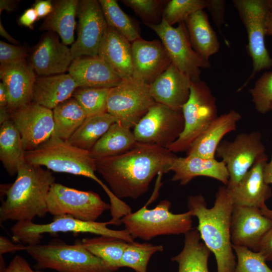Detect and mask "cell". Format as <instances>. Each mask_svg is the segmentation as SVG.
<instances>
[{"label":"cell","mask_w":272,"mask_h":272,"mask_svg":"<svg viewBox=\"0 0 272 272\" xmlns=\"http://www.w3.org/2000/svg\"><path fill=\"white\" fill-rule=\"evenodd\" d=\"M267 162L265 154L256 161L235 186L227 188L234 205L257 208L267 214L270 210L265 202L271 196V190L264 177Z\"/></svg>","instance_id":"19"},{"label":"cell","mask_w":272,"mask_h":272,"mask_svg":"<svg viewBox=\"0 0 272 272\" xmlns=\"http://www.w3.org/2000/svg\"><path fill=\"white\" fill-rule=\"evenodd\" d=\"M29 55V51L25 47L0 41L1 65L26 59Z\"/></svg>","instance_id":"43"},{"label":"cell","mask_w":272,"mask_h":272,"mask_svg":"<svg viewBox=\"0 0 272 272\" xmlns=\"http://www.w3.org/2000/svg\"><path fill=\"white\" fill-rule=\"evenodd\" d=\"M177 158L168 149L138 143L122 154L96 160V171L117 197L137 199L147 192L156 175L171 171Z\"/></svg>","instance_id":"1"},{"label":"cell","mask_w":272,"mask_h":272,"mask_svg":"<svg viewBox=\"0 0 272 272\" xmlns=\"http://www.w3.org/2000/svg\"><path fill=\"white\" fill-rule=\"evenodd\" d=\"M233 248L237 259L233 272H272L259 252L243 246L233 245Z\"/></svg>","instance_id":"40"},{"label":"cell","mask_w":272,"mask_h":272,"mask_svg":"<svg viewBox=\"0 0 272 272\" xmlns=\"http://www.w3.org/2000/svg\"><path fill=\"white\" fill-rule=\"evenodd\" d=\"M7 272H44L40 269H33L28 261L20 255H16L8 266Z\"/></svg>","instance_id":"45"},{"label":"cell","mask_w":272,"mask_h":272,"mask_svg":"<svg viewBox=\"0 0 272 272\" xmlns=\"http://www.w3.org/2000/svg\"><path fill=\"white\" fill-rule=\"evenodd\" d=\"M27 245L22 244H14L8 238L1 236L0 237V254L3 255L8 253H14L21 250H26Z\"/></svg>","instance_id":"47"},{"label":"cell","mask_w":272,"mask_h":272,"mask_svg":"<svg viewBox=\"0 0 272 272\" xmlns=\"http://www.w3.org/2000/svg\"><path fill=\"white\" fill-rule=\"evenodd\" d=\"M111 88L79 87L74 92L73 97L89 117L107 112V104Z\"/></svg>","instance_id":"37"},{"label":"cell","mask_w":272,"mask_h":272,"mask_svg":"<svg viewBox=\"0 0 272 272\" xmlns=\"http://www.w3.org/2000/svg\"><path fill=\"white\" fill-rule=\"evenodd\" d=\"M225 2L222 0H208L207 8L210 12L214 23L220 30L224 23Z\"/></svg>","instance_id":"44"},{"label":"cell","mask_w":272,"mask_h":272,"mask_svg":"<svg viewBox=\"0 0 272 272\" xmlns=\"http://www.w3.org/2000/svg\"><path fill=\"white\" fill-rule=\"evenodd\" d=\"M108 225H114L110 220L105 222L84 221L69 216L54 217L47 224H36L32 221L17 222L11 228L14 241L27 245L40 243L43 235L59 232L73 233H91L122 239L128 243L134 242V239L125 230H114L107 228Z\"/></svg>","instance_id":"7"},{"label":"cell","mask_w":272,"mask_h":272,"mask_svg":"<svg viewBox=\"0 0 272 272\" xmlns=\"http://www.w3.org/2000/svg\"><path fill=\"white\" fill-rule=\"evenodd\" d=\"M48 213L58 217L69 216L75 219L95 222L110 205L92 191H83L54 182L46 199Z\"/></svg>","instance_id":"11"},{"label":"cell","mask_w":272,"mask_h":272,"mask_svg":"<svg viewBox=\"0 0 272 272\" xmlns=\"http://www.w3.org/2000/svg\"><path fill=\"white\" fill-rule=\"evenodd\" d=\"M68 72L79 87L112 88L122 81L98 56L73 60Z\"/></svg>","instance_id":"24"},{"label":"cell","mask_w":272,"mask_h":272,"mask_svg":"<svg viewBox=\"0 0 272 272\" xmlns=\"http://www.w3.org/2000/svg\"><path fill=\"white\" fill-rule=\"evenodd\" d=\"M163 250L161 245L149 243H128L120 261V267H128L136 272H147L151 256L157 252Z\"/></svg>","instance_id":"38"},{"label":"cell","mask_w":272,"mask_h":272,"mask_svg":"<svg viewBox=\"0 0 272 272\" xmlns=\"http://www.w3.org/2000/svg\"><path fill=\"white\" fill-rule=\"evenodd\" d=\"M19 1L14 0H1L0 1V14L3 11L8 12L14 11L18 6Z\"/></svg>","instance_id":"51"},{"label":"cell","mask_w":272,"mask_h":272,"mask_svg":"<svg viewBox=\"0 0 272 272\" xmlns=\"http://www.w3.org/2000/svg\"><path fill=\"white\" fill-rule=\"evenodd\" d=\"M11 119L20 132L26 152L36 149L53 134L52 110L34 102L12 112Z\"/></svg>","instance_id":"16"},{"label":"cell","mask_w":272,"mask_h":272,"mask_svg":"<svg viewBox=\"0 0 272 272\" xmlns=\"http://www.w3.org/2000/svg\"><path fill=\"white\" fill-rule=\"evenodd\" d=\"M271 226L272 218L260 209L234 205L230 222L232 244L257 251L261 241Z\"/></svg>","instance_id":"17"},{"label":"cell","mask_w":272,"mask_h":272,"mask_svg":"<svg viewBox=\"0 0 272 272\" xmlns=\"http://www.w3.org/2000/svg\"><path fill=\"white\" fill-rule=\"evenodd\" d=\"M241 118V114L233 109L218 116L192 143L186 156L215 158L216 149L223 138L236 130Z\"/></svg>","instance_id":"26"},{"label":"cell","mask_w":272,"mask_h":272,"mask_svg":"<svg viewBox=\"0 0 272 272\" xmlns=\"http://www.w3.org/2000/svg\"><path fill=\"white\" fill-rule=\"evenodd\" d=\"M252 101L256 111L265 114L272 106V72H265L249 90Z\"/></svg>","instance_id":"41"},{"label":"cell","mask_w":272,"mask_h":272,"mask_svg":"<svg viewBox=\"0 0 272 272\" xmlns=\"http://www.w3.org/2000/svg\"><path fill=\"white\" fill-rule=\"evenodd\" d=\"M182 111L184 129L168 148L173 153L187 152L195 140L218 116L216 99L202 81L192 82L190 93Z\"/></svg>","instance_id":"9"},{"label":"cell","mask_w":272,"mask_h":272,"mask_svg":"<svg viewBox=\"0 0 272 272\" xmlns=\"http://www.w3.org/2000/svg\"><path fill=\"white\" fill-rule=\"evenodd\" d=\"M147 26L160 38L172 63L192 82L200 81L201 69L210 67L211 63L193 49L185 23H180L174 27L162 18L159 24Z\"/></svg>","instance_id":"12"},{"label":"cell","mask_w":272,"mask_h":272,"mask_svg":"<svg viewBox=\"0 0 272 272\" xmlns=\"http://www.w3.org/2000/svg\"><path fill=\"white\" fill-rule=\"evenodd\" d=\"M257 251L266 261H272V226L261 241Z\"/></svg>","instance_id":"46"},{"label":"cell","mask_w":272,"mask_h":272,"mask_svg":"<svg viewBox=\"0 0 272 272\" xmlns=\"http://www.w3.org/2000/svg\"><path fill=\"white\" fill-rule=\"evenodd\" d=\"M192 80L173 64L150 85V93L157 103L182 109L190 93Z\"/></svg>","instance_id":"22"},{"label":"cell","mask_w":272,"mask_h":272,"mask_svg":"<svg viewBox=\"0 0 272 272\" xmlns=\"http://www.w3.org/2000/svg\"><path fill=\"white\" fill-rule=\"evenodd\" d=\"M121 2L131 9L146 26L159 24L162 20L163 1L122 0Z\"/></svg>","instance_id":"42"},{"label":"cell","mask_w":272,"mask_h":272,"mask_svg":"<svg viewBox=\"0 0 272 272\" xmlns=\"http://www.w3.org/2000/svg\"><path fill=\"white\" fill-rule=\"evenodd\" d=\"M55 177L50 170L26 162L18 168L13 183L6 189L0 207V221H33L48 213L47 197Z\"/></svg>","instance_id":"3"},{"label":"cell","mask_w":272,"mask_h":272,"mask_svg":"<svg viewBox=\"0 0 272 272\" xmlns=\"http://www.w3.org/2000/svg\"><path fill=\"white\" fill-rule=\"evenodd\" d=\"M78 88V84L69 74L38 76L34 86L32 102L53 110L72 97Z\"/></svg>","instance_id":"27"},{"label":"cell","mask_w":272,"mask_h":272,"mask_svg":"<svg viewBox=\"0 0 272 272\" xmlns=\"http://www.w3.org/2000/svg\"><path fill=\"white\" fill-rule=\"evenodd\" d=\"M171 206L167 200H161L151 210L146 205L123 217L121 222L133 239L145 241L160 235L185 234L192 230L193 216L190 212L174 214L170 211Z\"/></svg>","instance_id":"6"},{"label":"cell","mask_w":272,"mask_h":272,"mask_svg":"<svg viewBox=\"0 0 272 272\" xmlns=\"http://www.w3.org/2000/svg\"><path fill=\"white\" fill-rule=\"evenodd\" d=\"M232 3L246 29L247 49L252 61V73L239 89L240 91L256 74L272 67V58L264 41L266 18L272 6V0H233Z\"/></svg>","instance_id":"8"},{"label":"cell","mask_w":272,"mask_h":272,"mask_svg":"<svg viewBox=\"0 0 272 272\" xmlns=\"http://www.w3.org/2000/svg\"><path fill=\"white\" fill-rule=\"evenodd\" d=\"M52 111L54 126L51 137L66 141L87 118L84 110L73 97L59 104Z\"/></svg>","instance_id":"33"},{"label":"cell","mask_w":272,"mask_h":272,"mask_svg":"<svg viewBox=\"0 0 272 272\" xmlns=\"http://www.w3.org/2000/svg\"><path fill=\"white\" fill-rule=\"evenodd\" d=\"M115 122L116 119L108 112L87 117L68 141L78 148L89 151Z\"/></svg>","instance_id":"34"},{"label":"cell","mask_w":272,"mask_h":272,"mask_svg":"<svg viewBox=\"0 0 272 272\" xmlns=\"http://www.w3.org/2000/svg\"><path fill=\"white\" fill-rule=\"evenodd\" d=\"M191 45L199 55L206 60L219 50L220 42L203 10L190 16L185 21Z\"/></svg>","instance_id":"29"},{"label":"cell","mask_w":272,"mask_h":272,"mask_svg":"<svg viewBox=\"0 0 272 272\" xmlns=\"http://www.w3.org/2000/svg\"><path fill=\"white\" fill-rule=\"evenodd\" d=\"M8 266H6L3 255L0 254V272H7Z\"/></svg>","instance_id":"55"},{"label":"cell","mask_w":272,"mask_h":272,"mask_svg":"<svg viewBox=\"0 0 272 272\" xmlns=\"http://www.w3.org/2000/svg\"><path fill=\"white\" fill-rule=\"evenodd\" d=\"M171 171L174 172L173 181H178L186 185L198 176L211 177L227 186L229 175L226 166L222 161L206 159L197 156H186L178 157L173 163Z\"/></svg>","instance_id":"25"},{"label":"cell","mask_w":272,"mask_h":272,"mask_svg":"<svg viewBox=\"0 0 272 272\" xmlns=\"http://www.w3.org/2000/svg\"><path fill=\"white\" fill-rule=\"evenodd\" d=\"M264 177L265 182L268 184H272V155L270 161L267 162L265 165L264 169Z\"/></svg>","instance_id":"52"},{"label":"cell","mask_w":272,"mask_h":272,"mask_svg":"<svg viewBox=\"0 0 272 272\" xmlns=\"http://www.w3.org/2000/svg\"><path fill=\"white\" fill-rule=\"evenodd\" d=\"M98 56L122 80L132 77L131 43L108 25L100 45Z\"/></svg>","instance_id":"23"},{"label":"cell","mask_w":272,"mask_h":272,"mask_svg":"<svg viewBox=\"0 0 272 272\" xmlns=\"http://www.w3.org/2000/svg\"><path fill=\"white\" fill-rule=\"evenodd\" d=\"M99 257L115 271L120 268V261L128 242L113 237L101 236L76 241Z\"/></svg>","instance_id":"35"},{"label":"cell","mask_w":272,"mask_h":272,"mask_svg":"<svg viewBox=\"0 0 272 272\" xmlns=\"http://www.w3.org/2000/svg\"><path fill=\"white\" fill-rule=\"evenodd\" d=\"M30 56L29 63L39 76L64 74L73 60L71 49L52 32L42 35Z\"/></svg>","instance_id":"18"},{"label":"cell","mask_w":272,"mask_h":272,"mask_svg":"<svg viewBox=\"0 0 272 272\" xmlns=\"http://www.w3.org/2000/svg\"><path fill=\"white\" fill-rule=\"evenodd\" d=\"M0 34L1 36L5 38L9 42L13 43V44L14 45L19 44V43L18 42V41L15 39H14L13 37H12L6 30L1 21H0Z\"/></svg>","instance_id":"53"},{"label":"cell","mask_w":272,"mask_h":272,"mask_svg":"<svg viewBox=\"0 0 272 272\" xmlns=\"http://www.w3.org/2000/svg\"><path fill=\"white\" fill-rule=\"evenodd\" d=\"M78 0L52 1L53 10L46 17L40 29L57 34L66 45L75 42L74 31L77 16Z\"/></svg>","instance_id":"28"},{"label":"cell","mask_w":272,"mask_h":272,"mask_svg":"<svg viewBox=\"0 0 272 272\" xmlns=\"http://www.w3.org/2000/svg\"><path fill=\"white\" fill-rule=\"evenodd\" d=\"M36 78L26 59L0 65V78L8 91L11 114L32 102Z\"/></svg>","instance_id":"21"},{"label":"cell","mask_w":272,"mask_h":272,"mask_svg":"<svg viewBox=\"0 0 272 272\" xmlns=\"http://www.w3.org/2000/svg\"><path fill=\"white\" fill-rule=\"evenodd\" d=\"M138 142L130 128L115 122L89 150L95 160L122 154L134 148Z\"/></svg>","instance_id":"30"},{"label":"cell","mask_w":272,"mask_h":272,"mask_svg":"<svg viewBox=\"0 0 272 272\" xmlns=\"http://www.w3.org/2000/svg\"><path fill=\"white\" fill-rule=\"evenodd\" d=\"M271 110H272V106H271Z\"/></svg>","instance_id":"56"},{"label":"cell","mask_w":272,"mask_h":272,"mask_svg":"<svg viewBox=\"0 0 272 272\" xmlns=\"http://www.w3.org/2000/svg\"><path fill=\"white\" fill-rule=\"evenodd\" d=\"M38 19L36 11L32 7L24 12L20 17L18 23L21 25L32 29L33 24Z\"/></svg>","instance_id":"48"},{"label":"cell","mask_w":272,"mask_h":272,"mask_svg":"<svg viewBox=\"0 0 272 272\" xmlns=\"http://www.w3.org/2000/svg\"><path fill=\"white\" fill-rule=\"evenodd\" d=\"M77 17L78 36L70 48L73 59L97 56L108 27L98 1H79Z\"/></svg>","instance_id":"15"},{"label":"cell","mask_w":272,"mask_h":272,"mask_svg":"<svg viewBox=\"0 0 272 272\" xmlns=\"http://www.w3.org/2000/svg\"><path fill=\"white\" fill-rule=\"evenodd\" d=\"M266 35L272 36V6L270 8L266 18Z\"/></svg>","instance_id":"54"},{"label":"cell","mask_w":272,"mask_h":272,"mask_svg":"<svg viewBox=\"0 0 272 272\" xmlns=\"http://www.w3.org/2000/svg\"><path fill=\"white\" fill-rule=\"evenodd\" d=\"M133 79L150 85L164 73L171 61L162 42L140 38L131 42Z\"/></svg>","instance_id":"20"},{"label":"cell","mask_w":272,"mask_h":272,"mask_svg":"<svg viewBox=\"0 0 272 272\" xmlns=\"http://www.w3.org/2000/svg\"><path fill=\"white\" fill-rule=\"evenodd\" d=\"M208 0H171L163 10L162 18L170 25L185 22L192 14L207 8Z\"/></svg>","instance_id":"39"},{"label":"cell","mask_w":272,"mask_h":272,"mask_svg":"<svg viewBox=\"0 0 272 272\" xmlns=\"http://www.w3.org/2000/svg\"><path fill=\"white\" fill-rule=\"evenodd\" d=\"M184 127L182 109L156 103L133 127V132L138 143L168 149L178 139Z\"/></svg>","instance_id":"13"},{"label":"cell","mask_w":272,"mask_h":272,"mask_svg":"<svg viewBox=\"0 0 272 272\" xmlns=\"http://www.w3.org/2000/svg\"><path fill=\"white\" fill-rule=\"evenodd\" d=\"M0 109H8L9 110L8 93L3 82L0 83Z\"/></svg>","instance_id":"50"},{"label":"cell","mask_w":272,"mask_h":272,"mask_svg":"<svg viewBox=\"0 0 272 272\" xmlns=\"http://www.w3.org/2000/svg\"><path fill=\"white\" fill-rule=\"evenodd\" d=\"M107 25L131 43L141 38L135 24L115 0H99Z\"/></svg>","instance_id":"36"},{"label":"cell","mask_w":272,"mask_h":272,"mask_svg":"<svg viewBox=\"0 0 272 272\" xmlns=\"http://www.w3.org/2000/svg\"><path fill=\"white\" fill-rule=\"evenodd\" d=\"M26 251L36 261V269L57 272H115L103 260L77 242L66 244L57 240L47 244L27 245Z\"/></svg>","instance_id":"5"},{"label":"cell","mask_w":272,"mask_h":272,"mask_svg":"<svg viewBox=\"0 0 272 272\" xmlns=\"http://www.w3.org/2000/svg\"><path fill=\"white\" fill-rule=\"evenodd\" d=\"M25 160L55 172L88 177L102 188L106 185L95 174L96 160L89 151L78 148L66 140L51 137L36 149L26 151Z\"/></svg>","instance_id":"4"},{"label":"cell","mask_w":272,"mask_h":272,"mask_svg":"<svg viewBox=\"0 0 272 272\" xmlns=\"http://www.w3.org/2000/svg\"><path fill=\"white\" fill-rule=\"evenodd\" d=\"M184 235L182 250L171 258L178 264V272H209L208 259L211 251L202 242L199 231L194 229Z\"/></svg>","instance_id":"31"},{"label":"cell","mask_w":272,"mask_h":272,"mask_svg":"<svg viewBox=\"0 0 272 272\" xmlns=\"http://www.w3.org/2000/svg\"><path fill=\"white\" fill-rule=\"evenodd\" d=\"M19 131L10 119L1 124L0 160L11 176L17 174L20 165L26 162Z\"/></svg>","instance_id":"32"},{"label":"cell","mask_w":272,"mask_h":272,"mask_svg":"<svg viewBox=\"0 0 272 272\" xmlns=\"http://www.w3.org/2000/svg\"><path fill=\"white\" fill-rule=\"evenodd\" d=\"M265 148L259 131L240 133L232 141L222 140L215 155L222 159L229 175L226 186H235L251 168L256 161L265 154Z\"/></svg>","instance_id":"14"},{"label":"cell","mask_w":272,"mask_h":272,"mask_svg":"<svg viewBox=\"0 0 272 272\" xmlns=\"http://www.w3.org/2000/svg\"><path fill=\"white\" fill-rule=\"evenodd\" d=\"M233 203L226 186L219 188L213 207L202 194L187 198L188 211L198 220L201 239L215 256L217 272H233L236 264L231 242L230 222Z\"/></svg>","instance_id":"2"},{"label":"cell","mask_w":272,"mask_h":272,"mask_svg":"<svg viewBox=\"0 0 272 272\" xmlns=\"http://www.w3.org/2000/svg\"><path fill=\"white\" fill-rule=\"evenodd\" d=\"M33 8L36 11L38 18L48 16L52 11V1L50 0H38L33 5Z\"/></svg>","instance_id":"49"},{"label":"cell","mask_w":272,"mask_h":272,"mask_svg":"<svg viewBox=\"0 0 272 272\" xmlns=\"http://www.w3.org/2000/svg\"><path fill=\"white\" fill-rule=\"evenodd\" d=\"M156 103L151 95L150 85L131 78L122 80L110 89L107 110L117 122L130 129Z\"/></svg>","instance_id":"10"}]
</instances>
